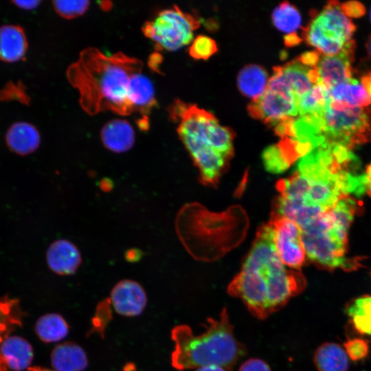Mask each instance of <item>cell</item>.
Wrapping results in <instances>:
<instances>
[{
    "instance_id": "1",
    "label": "cell",
    "mask_w": 371,
    "mask_h": 371,
    "mask_svg": "<svg viewBox=\"0 0 371 371\" xmlns=\"http://www.w3.org/2000/svg\"><path fill=\"white\" fill-rule=\"evenodd\" d=\"M295 172L279 181L273 214L308 225L346 196L366 192L364 173L351 150L315 147L300 159Z\"/></svg>"
},
{
    "instance_id": "2",
    "label": "cell",
    "mask_w": 371,
    "mask_h": 371,
    "mask_svg": "<svg viewBox=\"0 0 371 371\" xmlns=\"http://www.w3.org/2000/svg\"><path fill=\"white\" fill-rule=\"evenodd\" d=\"M306 286L304 276L288 269L278 257L271 224L262 225L240 272L229 283L227 292L239 298L260 319L283 308Z\"/></svg>"
},
{
    "instance_id": "3",
    "label": "cell",
    "mask_w": 371,
    "mask_h": 371,
    "mask_svg": "<svg viewBox=\"0 0 371 371\" xmlns=\"http://www.w3.org/2000/svg\"><path fill=\"white\" fill-rule=\"evenodd\" d=\"M142 69V62L136 58L122 52L106 55L89 47L68 67L67 77L78 90L80 104L89 115L111 111L129 115L134 113L129 96L131 82Z\"/></svg>"
},
{
    "instance_id": "4",
    "label": "cell",
    "mask_w": 371,
    "mask_h": 371,
    "mask_svg": "<svg viewBox=\"0 0 371 371\" xmlns=\"http://www.w3.org/2000/svg\"><path fill=\"white\" fill-rule=\"evenodd\" d=\"M178 134L206 184L218 181L233 155L234 134L210 113L177 101L170 109Z\"/></svg>"
},
{
    "instance_id": "5",
    "label": "cell",
    "mask_w": 371,
    "mask_h": 371,
    "mask_svg": "<svg viewBox=\"0 0 371 371\" xmlns=\"http://www.w3.org/2000/svg\"><path fill=\"white\" fill-rule=\"evenodd\" d=\"M205 330L194 334L187 325H179L171 331L175 349L171 364L178 370L197 369L216 365L231 370L246 355L245 346L237 340L227 309L218 319L209 318Z\"/></svg>"
},
{
    "instance_id": "6",
    "label": "cell",
    "mask_w": 371,
    "mask_h": 371,
    "mask_svg": "<svg viewBox=\"0 0 371 371\" xmlns=\"http://www.w3.org/2000/svg\"><path fill=\"white\" fill-rule=\"evenodd\" d=\"M293 133L312 148L341 146L352 150L371 140V115L368 109L341 106L330 97L319 112L297 116Z\"/></svg>"
},
{
    "instance_id": "7",
    "label": "cell",
    "mask_w": 371,
    "mask_h": 371,
    "mask_svg": "<svg viewBox=\"0 0 371 371\" xmlns=\"http://www.w3.org/2000/svg\"><path fill=\"white\" fill-rule=\"evenodd\" d=\"M358 208L353 196L340 199L330 210L301 228L307 256L328 269H354L359 264L348 259V232Z\"/></svg>"
},
{
    "instance_id": "8",
    "label": "cell",
    "mask_w": 371,
    "mask_h": 371,
    "mask_svg": "<svg viewBox=\"0 0 371 371\" xmlns=\"http://www.w3.org/2000/svg\"><path fill=\"white\" fill-rule=\"evenodd\" d=\"M355 25L335 1L327 5L312 19L303 32L307 43L324 55L340 52L352 38Z\"/></svg>"
},
{
    "instance_id": "9",
    "label": "cell",
    "mask_w": 371,
    "mask_h": 371,
    "mask_svg": "<svg viewBox=\"0 0 371 371\" xmlns=\"http://www.w3.org/2000/svg\"><path fill=\"white\" fill-rule=\"evenodd\" d=\"M265 93L252 101L250 115L266 124L276 126L298 116L300 97L275 67Z\"/></svg>"
},
{
    "instance_id": "10",
    "label": "cell",
    "mask_w": 371,
    "mask_h": 371,
    "mask_svg": "<svg viewBox=\"0 0 371 371\" xmlns=\"http://www.w3.org/2000/svg\"><path fill=\"white\" fill-rule=\"evenodd\" d=\"M199 23L192 15L174 6L161 11L142 27L144 34L159 50L177 51L192 41Z\"/></svg>"
},
{
    "instance_id": "11",
    "label": "cell",
    "mask_w": 371,
    "mask_h": 371,
    "mask_svg": "<svg viewBox=\"0 0 371 371\" xmlns=\"http://www.w3.org/2000/svg\"><path fill=\"white\" fill-rule=\"evenodd\" d=\"M269 223L273 229V243L280 260L291 269H299L306 256L300 227L289 218L274 214Z\"/></svg>"
},
{
    "instance_id": "12",
    "label": "cell",
    "mask_w": 371,
    "mask_h": 371,
    "mask_svg": "<svg viewBox=\"0 0 371 371\" xmlns=\"http://www.w3.org/2000/svg\"><path fill=\"white\" fill-rule=\"evenodd\" d=\"M355 43L352 39L338 54L324 55L319 53L315 68L319 81L328 89L352 79V63L355 56Z\"/></svg>"
},
{
    "instance_id": "13",
    "label": "cell",
    "mask_w": 371,
    "mask_h": 371,
    "mask_svg": "<svg viewBox=\"0 0 371 371\" xmlns=\"http://www.w3.org/2000/svg\"><path fill=\"white\" fill-rule=\"evenodd\" d=\"M109 301L115 311L123 316L140 315L147 303V296L142 286L132 280H122L113 287Z\"/></svg>"
},
{
    "instance_id": "14",
    "label": "cell",
    "mask_w": 371,
    "mask_h": 371,
    "mask_svg": "<svg viewBox=\"0 0 371 371\" xmlns=\"http://www.w3.org/2000/svg\"><path fill=\"white\" fill-rule=\"evenodd\" d=\"M129 96L134 113L139 115L137 126L141 130H148L150 126L148 117L153 108L157 105V102L153 85L142 71L133 76Z\"/></svg>"
},
{
    "instance_id": "15",
    "label": "cell",
    "mask_w": 371,
    "mask_h": 371,
    "mask_svg": "<svg viewBox=\"0 0 371 371\" xmlns=\"http://www.w3.org/2000/svg\"><path fill=\"white\" fill-rule=\"evenodd\" d=\"M46 260L53 272L60 276H69L78 270L82 262V256L78 248L72 242L58 239L49 246Z\"/></svg>"
},
{
    "instance_id": "16",
    "label": "cell",
    "mask_w": 371,
    "mask_h": 371,
    "mask_svg": "<svg viewBox=\"0 0 371 371\" xmlns=\"http://www.w3.org/2000/svg\"><path fill=\"white\" fill-rule=\"evenodd\" d=\"M100 137L104 147L115 153L128 151L135 141L133 126L122 119H114L106 123L101 130Z\"/></svg>"
},
{
    "instance_id": "17",
    "label": "cell",
    "mask_w": 371,
    "mask_h": 371,
    "mask_svg": "<svg viewBox=\"0 0 371 371\" xmlns=\"http://www.w3.org/2000/svg\"><path fill=\"white\" fill-rule=\"evenodd\" d=\"M0 356L6 367L13 371L29 368L33 359V349L25 339L8 336L0 343Z\"/></svg>"
},
{
    "instance_id": "18",
    "label": "cell",
    "mask_w": 371,
    "mask_h": 371,
    "mask_svg": "<svg viewBox=\"0 0 371 371\" xmlns=\"http://www.w3.org/2000/svg\"><path fill=\"white\" fill-rule=\"evenodd\" d=\"M8 148L20 155L34 152L41 143V136L36 128L27 122H16L10 126L5 134Z\"/></svg>"
},
{
    "instance_id": "19",
    "label": "cell",
    "mask_w": 371,
    "mask_h": 371,
    "mask_svg": "<svg viewBox=\"0 0 371 371\" xmlns=\"http://www.w3.org/2000/svg\"><path fill=\"white\" fill-rule=\"evenodd\" d=\"M28 43L24 30L19 25H5L0 27V60L14 63L25 54Z\"/></svg>"
},
{
    "instance_id": "20",
    "label": "cell",
    "mask_w": 371,
    "mask_h": 371,
    "mask_svg": "<svg viewBox=\"0 0 371 371\" xmlns=\"http://www.w3.org/2000/svg\"><path fill=\"white\" fill-rule=\"evenodd\" d=\"M54 371H83L88 365L85 350L78 344L69 341L55 347L51 354Z\"/></svg>"
},
{
    "instance_id": "21",
    "label": "cell",
    "mask_w": 371,
    "mask_h": 371,
    "mask_svg": "<svg viewBox=\"0 0 371 371\" xmlns=\"http://www.w3.org/2000/svg\"><path fill=\"white\" fill-rule=\"evenodd\" d=\"M330 99L337 104L348 107L369 110L371 98L361 82L352 79L329 89Z\"/></svg>"
},
{
    "instance_id": "22",
    "label": "cell",
    "mask_w": 371,
    "mask_h": 371,
    "mask_svg": "<svg viewBox=\"0 0 371 371\" xmlns=\"http://www.w3.org/2000/svg\"><path fill=\"white\" fill-rule=\"evenodd\" d=\"M269 79L263 67L257 65H249L240 71L237 84L240 93L254 101L265 93Z\"/></svg>"
},
{
    "instance_id": "23",
    "label": "cell",
    "mask_w": 371,
    "mask_h": 371,
    "mask_svg": "<svg viewBox=\"0 0 371 371\" xmlns=\"http://www.w3.org/2000/svg\"><path fill=\"white\" fill-rule=\"evenodd\" d=\"M313 359L318 371H347L349 367L344 348L335 343L322 344L317 348Z\"/></svg>"
},
{
    "instance_id": "24",
    "label": "cell",
    "mask_w": 371,
    "mask_h": 371,
    "mask_svg": "<svg viewBox=\"0 0 371 371\" xmlns=\"http://www.w3.org/2000/svg\"><path fill=\"white\" fill-rule=\"evenodd\" d=\"M35 331L41 341L46 343L57 342L67 337L69 326L60 315L48 313L37 320Z\"/></svg>"
},
{
    "instance_id": "25",
    "label": "cell",
    "mask_w": 371,
    "mask_h": 371,
    "mask_svg": "<svg viewBox=\"0 0 371 371\" xmlns=\"http://www.w3.org/2000/svg\"><path fill=\"white\" fill-rule=\"evenodd\" d=\"M346 311L358 333L371 335V295L355 299L348 304Z\"/></svg>"
},
{
    "instance_id": "26",
    "label": "cell",
    "mask_w": 371,
    "mask_h": 371,
    "mask_svg": "<svg viewBox=\"0 0 371 371\" xmlns=\"http://www.w3.org/2000/svg\"><path fill=\"white\" fill-rule=\"evenodd\" d=\"M271 18L274 26L287 35L295 34L301 27L302 17L298 10L287 1L273 10Z\"/></svg>"
},
{
    "instance_id": "27",
    "label": "cell",
    "mask_w": 371,
    "mask_h": 371,
    "mask_svg": "<svg viewBox=\"0 0 371 371\" xmlns=\"http://www.w3.org/2000/svg\"><path fill=\"white\" fill-rule=\"evenodd\" d=\"M21 324V312L17 300L0 298V343L16 326Z\"/></svg>"
},
{
    "instance_id": "28",
    "label": "cell",
    "mask_w": 371,
    "mask_h": 371,
    "mask_svg": "<svg viewBox=\"0 0 371 371\" xmlns=\"http://www.w3.org/2000/svg\"><path fill=\"white\" fill-rule=\"evenodd\" d=\"M262 159L266 170L273 174L282 173L292 164L278 144L265 148Z\"/></svg>"
},
{
    "instance_id": "29",
    "label": "cell",
    "mask_w": 371,
    "mask_h": 371,
    "mask_svg": "<svg viewBox=\"0 0 371 371\" xmlns=\"http://www.w3.org/2000/svg\"><path fill=\"white\" fill-rule=\"evenodd\" d=\"M54 8L63 18L71 19L78 17L88 10L89 1H54Z\"/></svg>"
},
{
    "instance_id": "30",
    "label": "cell",
    "mask_w": 371,
    "mask_h": 371,
    "mask_svg": "<svg viewBox=\"0 0 371 371\" xmlns=\"http://www.w3.org/2000/svg\"><path fill=\"white\" fill-rule=\"evenodd\" d=\"M0 101H17L23 104L29 105L30 97L27 93V87L21 81L16 82L9 81L0 89Z\"/></svg>"
},
{
    "instance_id": "31",
    "label": "cell",
    "mask_w": 371,
    "mask_h": 371,
    "mask_svg": "<svg viewBox=\"0 0 371 371\" xmlns=\"http://www.w3.org/2000/svg\"><path fill=\"white\" fill-rule=\"evenodd\" d=\"M217 51L216 42L209 36L196 37L190 47V55L196 59L205 60Z\"/></svg>"
},
{
    "instance_id": "32",
    "label": "cell",
    "mask_w": 371,
    "mask_h": 371,
    "mask_svg": "<svg viewBox=\"0 0 371 371\" xmlns=\"http://www.w3.org/2000/svg\"><path fill=\"white\" fill-rule=\"evenodd\" d=\"M348 357L353 361L366 358L369 352V346L365 340L360 338L348 339L344 344Z\"/></svg>"
},
{
    "instance_id": "33",
    "label": "cell",
    "mask_w": 371,
    "mask_h": 371,
    "mask_svg": "<svg viewBox=\"0 0 371 371\" xmlns=\"http://www.w3.org/2000/svg\"><path fill=\"white\" fill-rule=\"evenodd\" d=\"M111 303L109 299H106L100 303L96 310V314L94 317V326L96 329H99V332L102 333V328L104 324H106L111 319Z\"/></svg>"
},
{
    "instance_id": "34",
    "label": "cell",
    "mask_w": 371,
    "mask_h": 371,
    "mask_svg": "<svg viewBox=\"0 0 371 371\" xmlns=\"http://www.w3.org/2000/svg\"><path fill=\"white\" fill-rule=\"evenodd\" d=\"M238 371H271L269 365L262 359L252 358L245 361Z\"/></svg>"
},
{
    "instance_id": "35",
    "label": "cell",
    "mask_w": 371,
    "mask_h": 371,
    "mask_svg": "<svg viewBox=\"0 0 371 371\" xmlns=\"http://www.w3.org/2000/svg\"><path fill=\"white\" fill-rule=\"evenodd\" d=\"M344 12L349 16H359L364 13L362 5L357 2H348L341 5Z\"/></svg>"
},
{
    "instance_id": "36",
    "label": "cell",
    "mask_w": 371,
    "mask_h": 371,
    "mask_svg": "<svg viewBox=\"0 0 371 371\" xmlns=\"http://www.w3.org/2000/svg\"><path fill=\"white\" fill-rule=\"evenodd\" d=\"M16 6L23 9V10H33L37 8L39 4L41 3V1L34 0V1H11Z\"/></svg>"
},
{
    "instance_id": "37",
    "label": "cell",
    "mask_w": 371,
    "mask_h": 371,
    "mask_svg": "<svg viewBox=\"0 0 371 371\" xmlns=\"http://www.w3.org/2000/svg\"><path fill=\"white\" fill-rule=\"evenodd\" d=\"M366 192L371 196V164L367 167L364 173Z\"/></svg>"
},
{
    "instance_id": "38",
    "label": "cell",
    "mask_w": 371,
    "mask_h": 371,
    "mask_svg": "<svg viewBox=\"0 0 371 371\" xmlns=\"http://www.w3.org/2000/svg\"><path fill=\"white\" fill-rule=\"evenodd\" d=\"M361 82L363 86L365 87L367 93L371 98V72L364 76L361 80Z\"/></svg>"
},
{
    "instance_id": "39",
    "label": "cell",
    "mask_w": 371,
    "mask_h": 371,
    "mask_svg": "<svg viewBox=\"0 0 371 371\" xmlns=\"http://www.w3.org/2000/svg\"><path fill=\"white\" fill-rule=\"evenodd\" d=\"M195 371H227L223 367L216 365L205 366L196 369Z\"/></svg>"
},
{
    "instance_id": "40",
    "label": "cell",
    "mask_w": 371,
    "mask_h": 371,
    "mask_svg": "<svg viewBox=\"0 0 371 371\" xmlns=\"http://www.w3.org/2000/svg\"><path fill=\"white\" fill-rule=\"evenodd\" d=\"M299 38L296 34H289L285 36L284 41L287 45L291 46L298 43L300 42Z\"/></svg>"
},
{
    "instance_id": "41",
    "label": "cell",
    "mask_w": 371,
    "mask_h": 371,
    "mask_svg": "<svg viewBox=\"0 0 371 371\" xmlns=\"http://www.w3.org/2000/svg\"><path fill=\"white\" fill-rule=\"evenodd\" d=\"M28 371H54L52 370H49L47 368H40V367H34V368H29Z\"/></svg>"
},
{
    "instance_id": "42",
    "label": "cell",
    "mask_w": 371,
    "mask_h": 371,
    "mask_svg": "<svg viewBox=\"0 0 371 371\" xmlns=\"http://www.w3.org/2000/svg\"><path fill=\"white\" fill-rule=\"evenodd\" d=\"M366 48H367V51L368 54L371 56V35L368 38V41L366 43Z\"/></svg>"
},
{
    "instance_id": "43",
    "label": "cell",
    "mask_w": 371,
    "mask_h": 371,
    "mask_svg": "<svg viewBox=\"0 0 371 371\" xmlns=\"http://www.w3.org/2000/svg\"><path fill=\"white\" fill-rule=\"evenodd\" d=\"M370 20H371V8H370Z\"/></svg>"
}]
</instances>
